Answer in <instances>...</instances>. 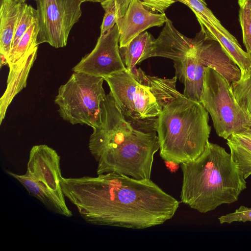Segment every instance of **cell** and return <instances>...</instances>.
I'll list each match as a JSON object with an SVG mask.
<instances>
[{
	"mask_svg": "<svg viewBox=\"0 0 251 251\" xmlns=\"http://www.w3.org/2000/svg\"><path fill=\"white\" fill-rule=\"evenodd\" d=\"M115 104L124 116L137 121H155L173 100L183 96L176 89V76L147 75L136 67L104 77Z\"/></svg>",
	"mask_w": 251,
	"mask_h": 251,
	"instance_id": "cell-5",
	"label": "cell"
},
{
	"mask_svg": "<svg viewBox=\"0 0 251 251\" xmlns=\"http://www.w3.org/2000/svg\"><path fill=\"white\" fill-rule=\"evenodd\" d=\"M167 18L165 13L151 12L140 0H131L125 15L116 22L120 34L119 47H126L148 28L162 26Z\"/></svg>",
	"mask_w": 251,
	"mask_h": 251,
	"instance_id": "cell-12",
	"label": "cell"
},
{
	"mask_svg": "<svg viewBox=\"0 0 251 251\" xmlns=\"http://www.w3.org/2000/svg\"><path fill=\"white\" fill-rule=\"evenodd\" d=\"M116 24L107 33L100 35L94 49L83 57L72 69L103 78L126 69L122 58Z\"/></svg>",
	"mask_w": 251,
	"mask_h": 251,
	"instance_id": "cell-10",
	"label": "cell"
},
{
	"mask_svg": "<svg viewBox=\"0 0 251 251\" xmlns=\"http://www.w3.org/2000/svg\"><path fill=\"white\" fill-rule=\"evenodd\" d=\"M142 4L148 9L156 11L160 13L164 11L171 5L177 1L176 0H140Z\"/></svg>",
	"mask_w": 251,
	"mask_h": 251,
	"instance_id": "cell-27",
	"label": "cell"
},
{
	"mask_svg": "<svg viewBox=\"0 0 251 251\" xmlns=\"http://www.w3.org/2000/svg\"><path fill=\"white\" fill-rule=\"evenodd\" d=\"M247 0L249 4L250 8L251 9V0Z\"/></svg>",
	"mask_w": 251,
	"mask_h": 251,
	"instance_id": "cell-29",
	"label": "cell"
},
{
	"mask_svg": "<svg viewBox=\"0 0 251 251\" xmlns=\"http://www.w3.org/2000/svg\"><path fill=\"white\" fill-rule=\"evenodd\" d=\"M193 47V38H189L179 32L167 18L162 31L155 39L147 59L162 57L177 61L190 53Z\"/></svg>",
	"mask_w": 251,
	"mask_h": 251,
	"instance_id": "cell-13",
	"label": "cell"
},
{
	"mask_svg": "<svg viewBox=\"0 0 251 251\" xmlns=\"http://www.w3.org/2000/svg\"><path fill=\"white\" fill-rule=\"evenodd\" d=\"M206 38L217 41L241 70V75L251 69V55L244 50L237 39L225 27L219 28L207 22L200 24Z\"/></svg>",
	"mask_w": 251,
	"mask_h": 251,
	"instance_id": "cell-15",
	"label": "cell"
},
{
	"mask_svg": "<svg viewBox=\"0 0 251 251\" xmlns=\"http://www.w3.org/2000/svg\"><path fill=\"white\" fill-rule=\"evenodd\" d=\"M39 32L38 20L33 23L12 49L8 58V65L13 64L24 57L38 47L37 39Z\"/></svg>",
	"mask_w": 251,
	"mask_h": 251,
	"instance_id": "cell-20",
	"label": "cell"
},
{
	"mask_svg": "<svg viewBox=\"0 0 251 251\" xmlns=\"http://www.w3.org/2000/svg\"><path fill=\"white\" fill-rule=\"evenodd\" d=\"M181 201L201 213L236 201L247 188L246 179L225 149L208 141L203 152L180 164Z\"/></svg>",
	"mask_w": 251,
	"mask_h": 251,
	"instance_id": "cell-3",
	"label": "cell"
},
{
	"mask_svg": "<svg viewBox=\"0 0 251 251\" xmlns=\"http://www.w3.org/2000/svg\"><path fill=\"white\" fill-rule=\"evenodd\" d=\"M155 39L147 31L134 38L127 46L120 48L122 58L126 69L130 71L137 64L147 59Z\"/></svg>",
	"mask_w": 251,
	"mask_h": 251,
	"instance_id": "cell-19",
	"label": "cell"
},
{
	"mask_svg": "<svg viewBox=\"0 0 251 251\" xmlns=\"http://www.w3.org/2000/svg\"><path fill=\"white\" fill-rule=\"evenodd\" d=\"M37 20V9L25 2L22 3L16 22L11 50L16 46L20 38L33 23Z\"/></svg>",
	"mask_w": 251,
	"mask_h": 251,
	"instance_id": "cell-23",
	"label": "cell"
},
{
	"mask_svg": "<svg viewBox=\"0 0 251 251\" xmlns=\"http://www.w3.org/2000/svg\"><path fill=\"white\" fill-rule=\"evenodd\" d=\"M209 119L200 101L183 95L168 103L155 122L162 159L180 165L198 157L209 141Z\"/></svg>",
	"mask_w": 251,
	"mask_h": 251,
	"instance_id": "cell-4",
	"label": "cell"
},
{
	"mask_svg": "<svg viewBox=\"0 0 251 251\" xmlns=\"http://www.w3.org/2000/svg\"><path fill=\"white\" fill-rule=\"evenodd\" d=\"M37 50L38 47L16 63L8 65L9 73L7 87L0 99V123L13 98L26 86L29 70L36 58Z\"/></svg>",
	"mask_w": 251,
	"mask_h": 251,
	"instance_id": "cell-16",
	"label": "cell"
},
{
	"mask_svg": "<svg viewBox=\"0 0 251 251\" xmlns=\"http://www.w3.org/2000/svg\"><path fill=\"white\" fill-rule=\"evenodd\" d=\"M101 107V123L93 128L88 145L98 164L97 175L114 173L151 179L154 155L159 150L156 120L126 118L110 93Z\"/></svg>",
	"mask_w": 251,
	"mask_h": 251,
	"instance_id": "cell-2",
	"label": "cell"
},
{
	"mask_svg": "<svg viewBox=\"0 0 251 251\" xmlns=\"http://www.w3.org/2000/svg\"><path fill=\"white\" fill-rule=\"evenodd\" d=\"M188 6L194 12L199 23L207 22L219 28L224 27L220 21L208 8L206 3L200 0H176Z\"/></svg>",
	"mask_w": 251,
	"mask_h": 251,
	"instance_id": "cell-24",
	"label": "cell"
},
{
	"mask_svg": "<svg viewBox=\"0 0 251 251\" xmlns=\"http://www.w3.org/2000/svg\"><path fill=\"white\" fill-rule=\"evenodd\" d=\"M7 174L20 182L29 194L39 200L47 208L58 214L70 217L60 179V157L46 145L33 146L30 150L25 173Z\"/></svg>",
	"mask_w": 251,
	"mask_h": 251,
	"instance_id": "cell-6",
	"label": "cell"
},
{
	"mask_svg": "<svg viewBox=\"0 0 251 251\" xmlns=\"http://www.w3.org/2000/svg\"><path fill=\"white\" fill-rule=\"evenodd\" d=\"M131 0H105L100 3L105 13L100 26V33L109 31L116 24L118 19L123 17Z\"/></svg>",
	"mask_w": 251,
	"mask_h": 251,
	"instance_id": "cell-21",
	"label": "cell"
},
{
	"mask_svg": "<svg viewBox=\"0 0 251 251\" xmlns=\"http://www.w3.org/2000/svg\"><path fill=\"white\" fill-rule=\"evenodd\" d=\"M226 140L232 160L246 179L251 175V128L233 133Z\"/></svg>",
	"mask_w": 251,
	"mask_h": 251,
	"instance_id": "cell-18",
	"label": "cell"
},
{
	"mask_svg": "<svg viewBox=\"0 0 251 251\" xmlns=\"http://www.w3.org/2000/svg\"><path fill=\"white\" fill-rule=\"evenodd\" d=\"M26 0H18V1L21 3H24Z\"/></svg>",
	"mask_w": 251,
	"mask_h": 251,
	"instance_id": "cell-30",
	"label": "cell"
},
{
	"mask_svg": "<svg viewBox=\"0 0 251 251\" xmlns=\"http://www.w3.org/2000/svg\"><path fill=\"white\" fill-rule=\"evenodd\" d=\"M63 192L87 223L143 229L172 219L179 202L151 179L109 173L60 179Z\"/></svg>",
	"mask_w": 251,
	"mask_h": 251,
	"instance_id": "cell-1",
	"label": "cell"
},
{
	"mask_svg": "<svg viewBox=\"0 0 251 251\" xmlns=\"http://www.w3.org/2000/svg\"><path fill=\"white\" fill-rule=\"evenodd\" d=\"M200 102L210 115L218 136L226 139L251 128V118L238 104L230 84L210 67L204 68Z\"/></svg>",
	"mask_w": 251,
	"mask_h": 251,
	"instance_id": "cell-8",
	"label": "cell"
},
{
	"mask_svg": "<svg viewBox=\"0 0 251 251\" xmlns=\"http://www.w3.org/2000/svg\"><path fill=\"white\" fill-rule=\"evenodd\" d=\"M218 219L221 224H231L234 222H251V208L241 205L234 212L221 216Z\"/></svg>",
	"mask_w": 251,
	"mask_h": 251,
	"instance_id": "cell-26",
	"label": "cell"
},
{
	"mask_svg": "<svg viewBox=\"0 0 251 251\" xmlns=\"http://www.w3.org/2000/svg\"><path fill=\"white\" fill-rule=\"evenodd\" d=\"M3 0H0V3Z\"/></svg>",
	"mask_w": 251,
	"mask_h": 251,
	"instance_id": "cell-32",
	"label": "cell"
},
{
	"mask_svg": "<svg viewBox=\"0 0 251 251\" xmlns=\"http://www.w3.org/2000/svg\"><path fill=\"white\" fill-rule=\"evenodd\" d=\"M39 32L37 44L65 47L74 25L81 15L79 0H36Z\"/></svg>",
	"mask_w": 251,
	"mask_h": 251,
	"instance_id": "cell-9",
	"label": "cell"
},
{
	"mask_svg": "<svg viewBox=\"0 0 251 251\" xmlns=\"http://www.w3.org/2000/svg\"><path fill=\"white\" fill-rule=\"evenodd\" d=\"M239 20L246 51L251 55V9L247 0H238Z\"/></svg>",
	"mask_w": 251,
	"mask_h": 251,
	"instance_id": "cell-25",
	"label": "cell"
},
{
	"mask_svg": "<svg viewBox=\"0 0 251 251\" xmlns=\"http://www.w3.org/2000/svg\"><path fill=\"white\" fill-rule=\"evenodd\" d=\"M230 85L238 104L251 118V69Z\"/></svg>",
	"mask_w": 251,
	"mask_h": 251,
	"instance_id": "cell-22",
	"label": "cell"
},
{
	"mask_svg": "<svg viewBox=\"0 0 251 251\" xmlns=\"http://www.w3.org/2000/svg\"><path fill=\"white\" fill-rule=\"evenodd\" d=\"M193 39L194 53L205 67L217 72L230 84L240 78V69L217 41L206 38L201 31Z\"/></svg>",
	"mask_w": 251,
	"mask_h": 251,
	"instance_id": "cell-11",
	"label": "cell"
},
{
	"mask_svg": "<svg viewBox=\"0 0 251 251\" xmlns=\"http://www.w3.org/2000/svg\"><path fill=\"white\" fill-rule=\"evenodd\" d=\"M22 3L18 0H3L0 3V53L7 60Z\"/></svg>",
	"mask_w": 251,
	"mask_h": 251,
	"instance_id": "cell-17",
	"label": "cell"
},
{
	"mask_svg": "<svg viewBox=\"0 0 251 251\" xmlns=\"http://www.w3.org/2000/svg\"><path fill=\"white\" fill-rule=\"evenodd\" d=\"M193 49L185 57L174 61V67L177 79L184 85L183 96L189 100L200 101L205 67L195 55Z\"/></svg>",
	"mask_w": 251,
	"mask_h": 251,
	"instance_id": "cell-14",
	"label": "cell"
},
{
	"mask_svg": "<svg viewBox=\"0 0 251 251\" xmlns=\"http://www.w3.org/2000/svg\"><path fill=\"white\" fill-rule=\"evenodd\" d=\"M103 77L74 72L60 86L54 102L60 117L72 125H86L92 128L101 123V104L106 94Z\"/></svg>",
	"mask_w": 251,
	"mask_h": 251,
	"instance_id": "cell-7",
	"label": "cell"
},
{
	"mask_svg": "<svg viewBox=\"0 0 251 251\" xmlns=\"http://www.w3.org/2000/svg\"><path fill=\"white\" fill-rule=\"evenodd\" d=\"M201 0V1H202L204 3H206L205 1V0Z\"/></svg>",
	"mask_w": 251,
	"mask_h": 251,
	"instance_id": "cell-31",
	"label": "cell"
},
{
	"mask_svg": "<svg viewBox=\"0 0 251 251\" xmlns=\"http://www.w3.org/2000/svg\"><path fill=\"white\" fill-rule=\"evenodd\" d=\"M80 2H100L105 0H79Z\"/></svg>",
	"mask_w": 251,
	"mask_h": 251,
	"instance_id": "cell-28",
	"label": "cell"
}]
</instances>
